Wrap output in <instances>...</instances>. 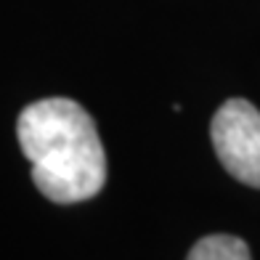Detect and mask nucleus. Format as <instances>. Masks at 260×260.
Wrapping results in <instances>:
<instances>
[{
    "label": "nucleus",
    "instance_id": "1",
    "mask_svg": "<svg viewBox=\"0 0 260 260\" xmlns=\"http://www.w3.org/2000/svg\"><path fill=\"white\" fill-rule=\"evenodd\" d=\"M16 136L43 197L75 205L106 183V154L93 117L72 99H43L24 106Z\"/></svg>",
    "mask_w": 260,
    "mask_h": 260
},
{
    "label": "nucleus",
    "instance_id": "2",
    "mask_svg": "<svg viewBox=\"0 0 260 260\" xmlns=\"http://www.w3.org/2000/svg\"><path fill=\"white\" fill-rule=\"evenodd\" d=\"M212 146L236 181L260 188V112L247 99H229L212 117Z\"/></svg>",
    "mask_w": 260,
    "mask_h": 260
},
{
    "label": "nucleus",
    "instance_id": "3",
    "mask_svg": "<svg viewBox=\"0 0 260 260\" xmlns=\"http://www.w3.org/2000/svg\"><path fill=\"white\" fill-rule=\"evenodd\" d=\"M186 260H252V257H250V247L239 236L212 234L199 239Z\"/></svg>",
    "mask_w": 260,
    "mask_h": 260
}]
</instances>
